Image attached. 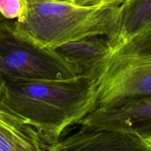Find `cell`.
Returning a JSON list of instances; mask_svg holds the SVG:
<instances>
[{"instance_id":"obj_1","label":"cell","mask_w":151,"mask_h":151,"mask_svg":"<svg viewBox=\"0 0 151 151\" xmlns=\"http://www.w3.org/2000/svg\"><path fill=\"white\" fill-rule=\"evenodd\" d=\"M94 81L82 75L61 80L0 77V109L33 127L47 145L96 108Z\"/></svg>"},{"instance_id":"obj_2","label":"cell","mask_w":151,"mask_h":151,"mask_svg":"<svg viewBox=\"0 0 151 151\" xmlns=\"http://www.w3.org/2000/svg\"><path fill=\"white\" fill-rule=\"evenodd\" d=\"M118 19L119 6L89 7L70 1L26 0L23 17L8 22L20 36L41 47L56 49L92 37H105L111 44L118 31Z\"/></svg>"},{"instance_id":"obj_3","label":"cell","mask_w":151,"mask_h":151,"mask_svg":"<svg viewBox=\"0 0 151 151\" xmlns=\"http://www.w3.org/2000/svg\"><path fill=\"white\" fill-rule=\"evenodd\" d=\"M96 89V109L151 95V35L137 34L113 49Z\"/></svg>"},{"instance_id":"obj_4","label":"cell","mask_w":151,"mask_h":151,"mask_svg":"<svg viewBox=\"0 0 151 151\" xmlns=\"http://www.w3.org/2000/svg\"><path fill=\"white\" fill-rule=\"evenodd\" d=\"M56 50L44 47L13 32L4 21L0 35V77L19 80H61L77 76Z\"/></svg>"},{"instance_id":"obj_5","label":"cell","mask_w":151,"mask_h":151,"mask_svg":"<svg viewBox=\"0 0 151 151\" xmlns=\"http://www.w3.org/2000/svg\"><path fill=\"white\" fill-rule=\"evenodd\" d=\"M80 126L133 133L151 139V95L127 100L107 109H95L78 124Z\"/></svg>"},{"instance_id":"obj_6","label":"cell","mask_w":151,"mask_h":151,"mask_svg":"<svg viewBox=\"0 0 151 151\" xmlns=\"http://www.w3.org/2000/svg\"><path fill=\"white\" fill-rule=\"evenodd\" d=\"M65 151H151V144L133 133L81 126L60 140Z\"/></svg>"},{"instance_id":"obj_7","label":"cell","mask_w":151,"mask_h":151,"mask_svg":"<svg viewBox=\"0 0 151 151\" xmlns=\"http://www.w3.org/2000/svg\"><path fill=\"white\" fill-rule=\"evenodd\" d=\"M57 50L82 75L96 83L103 73L113 48L107 38L92 37L67 43Z\"/></svg>"},{"instance_id":"obj_8","label":"cell","mask_w":151,"mask_h":151,"mask_svg":"<svg viewBox=\"0 0 151 151\" xmlns=\"http://www.w3.org/2000/svg\"><path fill=\"white\" fill-rule=\"evenodd\" d=\"M47 146L33 127L0 109V151H45Z\"/></svg>"},{"instance_id":"obj_9","label":"cell","mask_w":151,"mask_h":151,"mask_svg":"<svg viewBox=\"0 0 151 151\" xmlns=\"http://www.w3.org/2000/svg\"><path fill=\"white\" fill-rule=\"evenodd\" d=\"M151 26V0H128L119 6L118 31L113 50Z\"/></svg>"},{"instance_id":"obj_10","label":"cell","mask_w":151,"mask_h":151,"mask_svg":"<svg viewBox=\"0 0 151 151\" xmlns=\"http://www.w3.org/2000/svg\"><path fill=\"white\" fill-rule=\"evenodd\" d=\"M26 10V0H0V17L4 21L19 20Z\"/></svg>"},{"instance_id":"obj_11","label":"cell","mask_w":151,"mask_h":151,"mask_svg":"<svg viewBox=\"0 0 151 151\" xmlns=\"http://www.w3.org/2000/svg\"><path fill=\"white\" fill-rule=\"evenodd\" d=\"M128 0H73L76 4L89 7H115L120 6Z\"/></svg>"},{"instance_id":"obj_12","label":"cell","mask_w":151,"mask_h":151,"mask_svg":"<svg viewBox=\"0 0 151 151\" xmlns=\"http://www.w3.org/2000/svg\"><path fill=\"white\" fill-rule=\"evenodd\" d=\"M45 151H65V148H64L62 143L59 140L58 142L51 145L47 146Z\"/></svg>"},{"instance_id":"obj_13","label":"cell","mask_w":151,"mask_h":151,"mask_svg":"<svg viewBox=\"0 0 151 151\" xmlns=\"http://www.w3.org/2000/svg\"><path fill=\"white\" fill-rule=\"evenodd\" d=\"M3 22H4V20H3V19H1V17H0V35H1V30H2V25H3Z\"/></svg>"},{"instance_id":"obj_14","label":"cell","mask_w":151,"mask_h":151,"mask_svg":"<svg viewBox=\"0 0 151 151\" xmlns=\"http://www.w3.org/2000/svg\"><path fill=\"white\" fill-rule=\"evenodd\" d=\"M59 1H73V0H59Z\"/></svg>"},{"instance_id":"obj_15","label":"cell","mask_w":151,"mask_h":151,"mask_svg":"<svg viewBox=\"0 0 151 151\" xmlns=\"http://www.w3.org/2000/svg\"><path fill=\"white\" fill-rule=\"evenodd\" d=\"M148 142H150V144H151V139H150V140H148Z\"/></svg>"},{"instance_id":"obj_16","label":"cell","mask_w":151,"mask_h":151,"mask_svg":"<svg viewBox=\"0 0 151 151\" xmlns=\"http://www.w3.org/2000/svg\"><path fill=\"white\" fill-rule=\"evenodd\" d=\"M150 27H151V26H150Z\"/></svg>"}]
</instances>
